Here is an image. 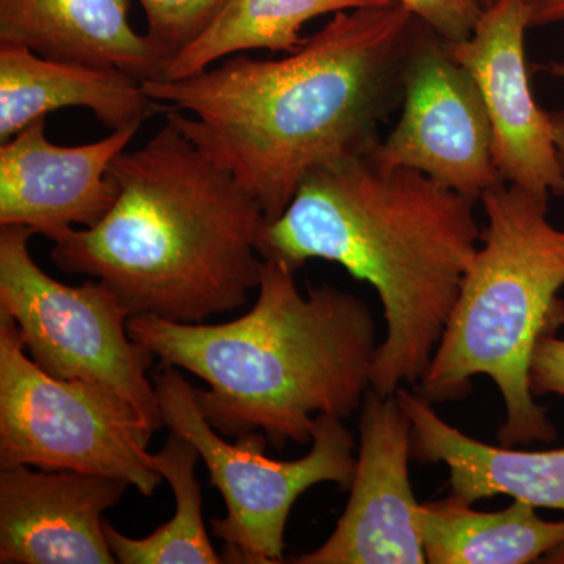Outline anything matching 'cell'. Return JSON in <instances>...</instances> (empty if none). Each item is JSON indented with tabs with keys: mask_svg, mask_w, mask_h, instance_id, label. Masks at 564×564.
<instances>
[{
	"mask_svg": "<svg viewBox=\"0 0 564 564\" xmlns=\"http://www.w3.org/2000/svg\"><path fill=\"white\" fill-rule=\"evenodd\" d=\"M414 20L397 0L339 11L280 61L237 54L184 79L143 80L144 91L181 111L185 128L273 221L315 166L380 143L378 124L402 90Z\"/></svg>",
	"mask_w": 564,
	"mask_h": 564,
	"instance_id": "1",
	"label": "cell"
},
{
	"mask_svg": "<svg viewBox=\"0 0 564 564\" xmlns=\"http://www.w3.org/2000/svg\"><path fill=\"white\" fill-rule=\"evenodd\" d=\"M372 151L311 170L281 217L263 223L258 251L293 272L325 259L373 285L386 337L372 389L395 395L429 370L481 232L475 199L415 170L383 169Z\"/></svg>",
	"mask_w": 564,
	"mask_h": 564,
	"instance_id": "2",
	"label": "cell"
},
{
	"mask_svg": "<svg viewBox=\"0 0 564 564\" xmlns=\"http://www.w3.org/2000/svg\"><path fill=\"white\" fill-rule=\"evenodd\" d=\"M143 147L110 166L117 199L91 228L51 251L69 274L104 282L133 315L204 323L261 284L265 215L236 174L185 128L176 109Z\"/></svg>",
	"mask_w": 564,
	"mask_h": 564,
	"instance_id": "3",
	"label": "cell"
},
{
	"mask_svg": "<svg viewBox=\"0 0 564 564\" xmlns=\"http://www.w3.org/2000/svg\"><path fill=\"white\" fill-rule=\"evenodd\" d=\"M292 269L263 259L258 302L220 325L133 315L129 336L161 366L188 370L207 422L223 436L261 432L276 451L313 441L318 415L345 419L372 389L377 325L358 296L329 284L296 288Z\"/></svg>",
	"mask_w": 564,
	"mask_h": 564,
	"instance_id": "4",
	"label": "cell"
},
{
	"mask_svg": "<svg viewBox=\"0 0 564 564\" xmlns=\"http://www.w3.org/2000/svg\"><path fill=\"white\" fill-rule=\"evenodd\" d=\"M488 226L458 302L421 381L430 402L473 391L477 375L491 378L505 402L497 433L502 445L552 443L554 423L534 402L530 367L536 345L564 323V229L547 218V196L518 185L481 195Z\"/></svg>",
	"mask_w": 564,
	"mask_h": 564,
	"instance_id": "5",
	"label": "cell"
},
{
	"mask_svg": "<svg viewBox=\"0 0 564 564\" xmlns=\"http://www.w3.org/2000/svg\"><path fill=\"white\" fill-rule=\"evenodd\" d=\"M24 350L17 323L0 313V467L106 475L151 497L163 477L139 411L106 386L52 377Z\"/></svg>",
	"mask_w": 564,
	"mask_h": 564,
	"instance_id": "6",
	"label": "cell"
},
{
	"mask_svg": "<svg viewBox=\"0 0 564 564\" xmlns=\"http://www.w3.org/2000/svg\"><path fill=\"white\" fill-rule=\"evenodd\" d=\"M163 422L191 441L212 485L228 507L223 519H212V533L225 544L223 562L274 564L284 562V533L293 503L321 484L350 489L355 477V440L344 419L318 415L310 454L295 462H276L265 455L261 432L242 434L236 443L223 440L204 417L195 388L173 366L152 375Z\"/></svg>",
	"mask_w": 564,
	"mask_h": 564,
	"instance_id": "7",
	"label": "cell"
},
{
	"mask_svg": "<svg viewBox=\"0 0 564 564\" xmlns=\"http://www.w3.org/2000/svg\"><path fill=\"white\" fill-rule=\"evenodd\" d=\"M32 236L25 226L0 229V313L44 372L106 386L158 432L165 422L147 377L155 355L129 336L131 313L101 281L74 288L50 276L32 258Z\"/></svg>",
	"mask_w": 564,
	"mask_h": 564,
	"instance_id": "8",
	"label": "cell"
},
{
	"mask_svg": "<svg viewBox=\"0 0 564 564\" xmlns=\"http://www.w3.org/2000/svg\"><path fill=\"white\" fill-rule=\"evenodd\" d=\"M402 91V117L372 151L378 165L415 170L473 199L503 182L480 90L441 36H413Z\"/></svg>",
	"mask_w": 564,
	"mask_h": 564,
	"instance_id": "9",
	"label": "cell"
},
{
	"mask_svg": "<svg viewBox=\"0 0 564 564\" xmlns=\"http://www.w3.org/2000/svg\"><path fill=\"white\" fill-rule=\"evenodd\" d=\"M350 500L332 536L295 564H423L410 480L413 423L395 395L370 389L362 402Z\"/></svg>",
	"mask_w": 564,
	"mask_h": 564,
	"instance_id": "10",
	"label": "cell"
},
{
	"mask_svg": "<svg viewBox=\"0 0 564 564\" xmlns=\"http://www.w3.org/2000/svg\"><path fill=\"white\" fill-rule=\"evenodd\" d=\"M529 14L521 0H497L473 35L447 44L484 98L500 180L538 195H564V169L552 135L551 113L534 101L525 62Z\"/></svg>",
	"mask_w": 564,
	"mask_h": 564,
	"instance_id": "11",
	"label": "cell"
},
{
	"mask_svg": "<svg viewBox=\"0 0 564 564\" xmlns=\"http://www.w3.org/2000/svg\"><path fill=\"white\" fill-rule=\"evenodd\" d=\"M143 122L80 147H58L46 117L0 144V226H25L57 242L74 225L91 228L117 199L110 166Z\"/></svg>",
	"mask_w": 564,
	"mask_h": 564,
	"instance_id": "12",
	"label": "cell"
},
{
	"mask_svg": "<svg viewBox=\"0 0 564 564\" xmlns=\"http://www.w3.org/2000/svg\"><path fill=\"white\" fill-rule=\"evenodd\" d=\"M128 486L76 470L0 467V563H117L102 514Z\"/></svg>",
	"mask_w": 564,
	"mask_h": 564,
	"instance_id": "13",
	"label": "cell"
},
{
	"mask_svg": "<svg viewBox=\"0 0 564 564\" xmlns=\"http://www.w3.org/2000/svg\"><path fill=\"white\" fill-rule=\"evenodd\" d=\"M0 44L159 79L170 57L129 22V0H0Z\"/></svg>",
	"mask_w": 564,
	"mask_h": 564,
	"instance_id": "14",
	"label": "cell"
},
{
	"mask_svg": "<svg viewBox=\"0 0 564 564\" xmlns=\"http://www.w3.org/2000/svg\"><path fill=\"white\" fill-rule=\"evenodd\" d=\"M395 397L413 423V458L444 463L451 470L452 496L470 505L510 496L564 513V448L525 452L480 443L441 419L422 393L399 388Z\"/></svg>",
	"mask_w": 564,
	"mask_h": 564,
	"instance_id": "15",
	"label": "cell"
},
{
	"mask_svg": "<svg viewBox=\"0 0 564 564\" xmlns=\"http://www.w3.org/2000/svg\"><path fill=\"white\" fill-rule=\"evenodd\" d=\"M65 107L90 110L111 131L165 110L147 95L143 80L124 70L52 61L0 44V144Z\"/></svg>",
	"mask_w": 564,
	"mask_h": 564,
	"instance_id": "16",
	"label": "cell"
},
{
	"mask_svg": "<svg viewBox=\"0 0 564 564\" xmlns=\"http://www.w3.org/2000/svg\"><path fill=\"white\" fill-rule=\"evenodd\" d=\"M417 524L432 564H529L564 544V521H545L521 500L486 513L451 496L421 505Z\"/></svg>",
	"mask_w": 564,
	"mask_h": 564,
	"instance_id": "17",
	"label": "cell"
},
{
	"mask_svg": "<svg viewBox=\"0 0 564 564\" xmlns=\"http://www.w3.org/2000/svg\"><path fill=\"white\" fill-rule=\"evenodd\" d=\"M393 0H228L215 20L166 66L165 79H184L229 55L265 50L292 54L303 46L306 22Z\"/></svg>",
	"mask_w": 564,
	"mask_h": 564,
	"instance_id": "18",
	"label": "cell"
},
{
	"mask_svg": "<svg viewBox=\"0 0 564 564\" xmlns=\"http://www.w3.org/2000/svg\"><path fill=\"white\" fill-rule=\"evenodd\" d=\"M202 456L191 441L170 433L161 452L151 454V464L176 497V514L150 536L133 540L104 521L107 543L121 564H218L223 556L215 552L204 525L202 485L196 478V464Z\"/></svg>",
	"mask_w": 564,
	"mask_h": 564,
	"instance_id": "19",
	"label": "cell"
},
{
	"mask_svg": "<svg viewBox=\"0 0 564 564\" xmlns=\"http://www.w3.org/2000/svg\"><path fill=\"white\" fill-rule=\"evenodd\" d=\"M148 32L170 61L215 20L228 0H139Z\"/></svg>",
	"mask_w": 564,
	"mask_h": 564,
	"instance_id": "20",
	"label": "cell"
},
{
	"mask_svg": "<svg viewBox=\"0 0 564 564\" xmlns=\"http://www.w3.org/2000/svg\"><path fill=\"white\" fill-rule=\"evenodd\" d=\"M445 43L469 39L484 13L478 0H397Z\"/></svg>",
	"mask_w": 564,
	"mask_h": 564,
	"instance_id": "21",
	"label": "cell"
},
{
	"mask_svg": "<svg viewBox=\"0 0 564 564\" xmlns=\"http://www.w3.org/2000/svg\"><path fill=\"white\" fill-rule=\"evenodd\" d=\"M530 386L534 397H564V339L547 334L536 345L530 367Z\"/></svg>",
	"mask_w": 564,
	"mask_h": 564,
	"instance_id": "22",
	"label": "cell"
},
{
	"mask_svg": "<svg viewBox=\"0 0 564 564\" xmlns=\"http://www.w3.org/2000/svg\"><path fill=\"white\" fill-rule=\"evenodd\" d=\"M529 14V28L564 21V0H521Z\"/></svg>",
	"mask_w": 564,
	"mask_h": 564,
	"instance_id": "23",
	"label": "cell"
},
{
	"mask_svg": "<svg viewBox=\"0 0 564 564\" xmlns=\"http://www.w3.org/2000/svg\"><path fill=\"white\" fill-rule=\"evenodd\" d=\"M544 70H549L552 76L558 77L564 80V62H552L545 65ZM552 135H554V143L556 152H558L560 162L564 169V109L560 111H552L551 113Z\"/></svg>",
	"mask_w": 564,
	"mask_h": 564,
	"instance_id": "24",
	"label": "cell"
},
{
	"mask_svg": "<svg viewBox=\"0 0 564 564\" xmlns=\"http://www.w3.org/2000/svg\"><path fill=\"white\" fill-rule=\"evenodd\" d=\"M478 2H480V6L484 7L485 10L488 9V7H491L492 3H496L497 0H478Z\"/></svg>",
	"mask_w": 564,
	"mask_h": 564,
	"instance_id": "25",
	"label": "cell"
}]
</instances>
